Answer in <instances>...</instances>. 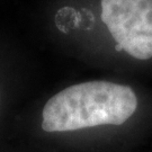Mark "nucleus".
Returning <instances> with one entry per match:
<instances>
[{
    "label": "nucleus",
    "mask_w": 152,
    "mask_h": 152,
    "mask_svg": "<svg viewBox=\"0 0 152 152\" xmlns=\"http://www.w3.org/2000/svg\"><path fill=\"white\" fill-rule=\"evenodd\" d=\"M137 98L129 86L88 81L58 92L45 104L42 129L68 132L99 125H121L135 113Z\"/></svg>",
    "instance_id": "1"
},
{
    "label": "nucleus",
    "mask_w": 152,
    "mask_h": 152,
    "mask_svg": "<svg viewBox=\"0 0 152 152\" xmlns=\"http://www.w3.org/2000/svg\"><path fill=\"white\" fill-rule=\"evenodd\" d=\"M102 20L123 51L152 58V0H102Z\"/></svg>",
    "instance_id": "2"
}]
</instances>
